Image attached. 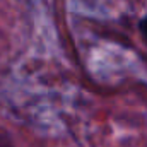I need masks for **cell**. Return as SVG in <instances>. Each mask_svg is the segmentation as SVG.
<instances>
[{"mask_svg": "<svg viewBox=\"0 0 147 147\" xmlns=\"http://www.w3.org/2000/svg\"><path fill=\"white\" fill-rule=\"evenodd\" d=\"M137 29H139V34L142 38V41H144V45L147 46V14L139 21V24H137Z\"/></svg>", "mask_w": 147, "mask_h": 147, "instance_id": "obj_1", "label": "cell"}, {"mask_svg": "<svg viewBox=\"0 0 147 147\" xmlns=\"http://www.w3.org/2000/svg\"><path fill=\"white\" fill-rule=\"evenodd\" d=\"M0 147H14L12 139L7 134H0Z\"/></svg>", "mask_w": 147, "mask_h": 147, "instance_id": "obj_2", "label": "cell"}]
</instances>
